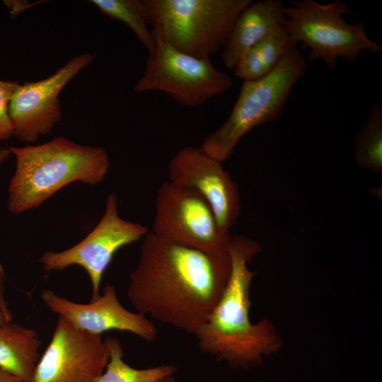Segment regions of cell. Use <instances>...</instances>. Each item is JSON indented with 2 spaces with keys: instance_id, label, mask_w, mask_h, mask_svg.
<instances>
[{
  "instance_id": "cell-1",
  "label": "cell",
  "mask_w": 382,
  "mask_h": 382,
  "mask_svg": "<svg viewBox=\"0 0 382 382\" xmlns=\"http://www.w3.org/2000/svg\"><path fill=\"white\" fill-rule=\"evenodd\" d=\"M231 270L228 251L207 252L148 233L127 294L137 312L195 335L220 299Z\"/></svg>"
},
{
  "instance_id": "cell-2",
  "label": "cell",
  "mask_w": 382,
  "mask_h": 382,
  "mask_svg": "<svg viewBox=\"0 0 382 382\" xmlns=\"http://www.w3.org/2000/svg\"><path fill=\"white\" fill-rule=\"evenodd\" d=\"M260 250L259 243L246 236L231 238L228 282L209 318L194 335L203 352L233 369L261 366L264 357L277 352L282 344L267 319L255 324L250 320V289L256 272L248 264Z\"/></svg>"
},
{
  "instance_id": "cell-3",
  "label": "cell",
  "mask_w": 382,
  "mask_h": 382,
  "mask_svg": "<svg viewBox=\"0 0 382 382\" xmlns=\"http://www.w3.org/2000/svg\"><path fill=\"white\" fill-rule=\"evenodd\" d=\"M9 149L16 160L8 188V209L14 214L38 207L71 183H100L110 168L104 148L79 144L63 137Z\"/></svg>"
},
{
  "instance_id": "cell-4",
  "label": "cell",
  "mask_w": 382,
  "mask_h": 382,
  "mask_svg": "<svg viewBox=\"0 0 382 382\" xmlns=\"http://www.w3.org/2000/svg\"><path fill=\"white\" fill-rule=\"evenodd\" d=\"M251 0H144L152 33L199 59L222 50L235 21Z\"/></svg>"
},
{
  "instance_id": "cell-5",
  "label": "cell",
  "mask_w": 382,
  "mask_h": 382,
  "mask_svg": "<svg viewBox=\"0 0 382 382\" xmlns=\"http://www.w3.org/2000/svg\"><path fill=\"white\" fill-rule=\"evenodd\" d=\"M306 67V58L296 48L265 76L243 81L228 117L205 137L199 148L223 163L248 132L278 117Z\"/></svg>"
},
{
  "instance_id": "cell-6",
  "label": "cell",
  "mask_w": 382,
  "mask_h": 382,
  "mask_svg": "<svg viewBox=\"0 0 382 382\" xmlns=\"http://www.w3.org/2000/svg\"><path fill=\"white\" fill-rule=\"evenodd\" d=\"M293 5L283 8L284 26L296 44L302 42L309 47L310 61L321 59L334 69L339 57L354 62L364 51L381 52L382 47L366 35L363 22L345 21L344 14H353L347 4L302 0Z\"/></svg>"
},
{
  "instance_id": "cell-7",
  "label": "cell",
  "mask_w": 382,
  "mask_h": 382,
  "mask_svg": "<svg viewBox=\"0 0 382 382\" xmlns=\"http://www.w3.org/2000/svg\"><path fill=\"white\" fill-rule=\"evenodd\" d=\"M154 37L155 49L149 54L144 71L134 86L136 92L162 91L185 106L195 107L231 87L230 76L218 70L210 59L184 54Z\"/></svg>"
},
{
  "instance_id": "cell-8",
  "label": "cell",
  "mask_w": 382,
  "mask_h": 382,
  "mask_svg": "<svg viewBox=\"0 0 382 382\" xmlns=\"http://www.w3.org/2000/svg\"><path fill=\"white\" fill-rule=\"evenodd\" d=\"M152 233L212 253L228 251L232 238L220 228L211 206L199 193L169 180L157 191Z\"/></svg>"
},
{
  "instance_id": "cell-9",
  "label": "cell",
  "mask_w": 382,
  "mask_h": 382,
  "mask_svg": "<svg viewBox=\"0 0 382 382\" xmlns=\"http://www.w3.org/2000/svg\"><path fill=\"white\" fill-rule=\"evenodd\" d=\"M148 233L146 226L120 216L118 197L115 192H111L107 196L100 220L82 241L61 252L46 251L39 261L45 272L61 271L72 265L83 267L91 283V301H94L100 295L103 273L116 252L139 241Z\"/></svg>"
},
{
  "instance_id": "cell-10",
  "label": "cell",
  "mask_w": 382,
  "mask_h": 382,
  "mask_svg": "<svg viewBox=\"0 0 382 382\" xmlns=\"http://www.w3.org/2000/svg\"><path fill=\"white\" fill-rule=\"evenodd\" d=\"M109 358V347L102 335L81 330L59 316L31 382H94Z\"/></svg>"
},
{
  "instance_id": "cell-11",
  "label": "cell",
  "mask_w": 382,
  "mask_h": 382,
  "mask_svg": "<svg viewBox=\"0 0 382 382\" xmlns=\"http://www.w3.org/2000/svg\"><path fill=\"white\" fill-rule=\"evenodd\" d=\"M94 59V54H79L48 77L20 84L8 105L13 135L23 142L33 143L40 136L51 133L62 117L61 91Z\"/></svg>"
},
{
  "instance_id": "cell-12",
  "label": "cell",
  "mask_w": 382,
  "mask_h": 382,
  "mask_svg": "<svg viewBox=\"0 0 382 382\" xmlns=\"http://www.w3.org/2000/svg\"><path fill=\"white\" fill-rule=\"evenodd\" d=\"M169 181L199 193L211 206L220 228L226 232L237 221L241 198L237 183L222 163L199 147L178 150L168 164Z\"/></svg>"
},
{
  "instance_id": "cell-13",
  "label": "cell",
  "mask_w": 382,
  "mask_h": 382,
  "mask_svg": "<svg viewBox=\"0 0 382 382\" xmlns=\"http://www.w3.org/2000/svg\"><path fill=\"white\" fill-rule=\"evenodd\" d=\"M41 299L51 311L89 333L102 335L108 330L125 331L148 342L157 337L155 325L146 316L126 309L112 285L106 284L99 297L88 303L71 301L49 289L42 291Z\"/></svg>"
},
{
  "instance_id": "cell-14",
  "label": "cell",
  "mask_w": 382,
  "mask_h": 382,
  "mask_svg": "<svg viewBox=\"0 0 382 382\" xmlns=\"http://www.w3.org/2000/svg\"><path fill=\"white\" fill-rule=\"evenodd\" d=\"M283 8L281 0H264L252 2L240 13L221 50V60L227 69H233L245 52L284 25Z\"/></svg>"
},
{
  "instance_id": "cell-15",
  "label": "cell",
  "mask_w": 382,
  "mask_h": 382,
  "mask_svg": "<svg viewBox=\"0 0 382 382\" xmlns=\"http://www.w3.org/2000/svg\"><path fill=\"white\" fill-rule=\"evenodd\" d=\"M40 346L33 329L11 322L0 325V368L22 382H31Z\"/></svg>"
},
{
  "instance_id": "cell-16",
  "label": "cell",
  "mask_w": 382,
  "mask_h": 382,
  "mask_svg": "<svg viewBox=\"0 0 382 382\" xmlns=\"http://www.w3.org/2000/svg\"><path fill=\"white\" fill-rule=\"evenodd\" d=\"M105 340L109 347L110 358L104 371L94 382H161L178 369L171 364L141 369L133 368L123 360L120 342L112 337Z\"/></svg>"
},
{
  "instance_id": "cell-17",
  "label": "cell",
  "mask_w": 382,
  "mask_h": 382,
  "mask_svg": "<svg viewBox=\"0 0 382 382\" xmlns=\"http://www.w3.org/2000/svg\"><path fill=\"white\" fill-rule=\"evenodd\" d=\"M354 157L357 164L376 173L382 172V106L373 104L355 136Z\"/></svg>"
},
{
  "instance_id": "cell-18",
  "label": "cell",
  "mask_w": 382,
  "mask_h": 382,
  "mask_svg": "<svg viewBox=\"0 0 382 382\" xmlns=\"http://www.w3.org/2000/svg\"><path fill=\"white\" fill-rule=\"evenodd\" d=\"M91 2L105 16L124 23L151 53L155 38L149 30L144 0H92Z\"/></svg>"
},
{
  "instance_id": "cell-19",
  "label": "cell",
  "mask_w": 382,
  "mask_h": 382,
  "mask_svg": "<svg viewBox=\"0 0 382 382\" xmlns=\"http://www.w3.org/2000/svg\"><path fill=\"white\" fill-rule=\"evenodd\" d=\"M284 26H281L269 33L257 42V47L266 69L270 72L289 54L296 49Z\"/></svg>"
},
{
  "instance_id": "cell-20",
  "label": "cell",
  "mask_w": 382,
  "mask_h": 382,
  "mask_svg": "<svg viewBox=\"0 0 382 382\" xmlns=\"http://www.w3.org/2000/svg\"><path fill=\"white\" fill-rule=\"evenodd\" d=\"M233 69L235 75L243 81H255L270 73L255 45L241 56Z\"/></svg>"
},
{
  "instance_id": "cell-21",
  "label": "cell",
  "mask_w": 382,
  "mask_h": 382,
  "mask_svg": "<svg viewBox=\"0 0 382 382\" xmlns=\"http://www.w3.org/2000/svg\"><path fill=\"white\" fill-rule=\"evenodd\" d=\"M19 85L18 81L0 80V140L7 139L13 135L8 105Z\"/></svg>"
},
{
  "instance_id": "cell-22",
  "label": "cell",
  "mask_w": 382,
  "mask_h": 382,
  "mask_svg": "<svg viewBox=\"0 0 382 382\" xmlns=\"http://www.w3.org/2000/svg\"><path fill=\"white\" fill-rule=\"evenodd\" d=\"M11 152L9 148H1L0 146V165L9 158ZM5 273L3 267L0 265V308L3 313L7 314L9 312L8 305L4 297V280Z\"/></svg>"
},
{
  "instance_id": "cell-23",
  "label": "cell",
  "mask_w": 382,
  "mask_h": 382,
  "mask_svg": "<svg viewBox=\"0 0 382 382\" xmlns=\"http://www.w3.org/2000/svg\"><path fill=\"white\" fill-rule=\"evenodd\" d=\"M13 3H11L8 1L9 4H8V6L12 8L11 13L12 14H17L24 9L27 8L28 7L32 6L31 4H29L28 3H22L20 1V3H16V1H11Z\"/></svg>"
},
{
  "instance_id": "cell-24",
  "label": "cell",
  "mask_w": 382,
  "mask_h": 382,
  "mask_svg": "<svg viewBox=\"0 0 382 382\" xmlns=\"http://www.w3.org/2000/svg\"><path fill=\"white\" fill-rule=\"evenodd\" d=\"M0 382H22L17 377L0 368Z\"/></svg>"
},
{
  "instance_id": "cell-25",
  "label": "cell",
  "mask_w": 382,
  "mask_h": 382,
  "mask_svg": "<svg viewBox=\"0 0 382 382\" xmlns=\"http://www.w3.org/2000/svg\"><path fill=\"white\" fill-rule=\"evenodd\" d=\"M161 382H179V381L175 378L173 375H170L166 377Z\"/></svg>"
},
{
  "instance_id": "cell-26",
  "label": "cell",
  "mask_w": 382,
  "mask_h": 382,
  "mask_svg": "<svg viewBox=\"0 0 382 382\" xmlns=\"http://www.w3.org/2000/svg\"><path fill=\"white\" fill-rule=\"evenodd\" d=\"M8 322L6 321L1 310L0 309V325H4Z\"/></svg>"
}]
</instances>
